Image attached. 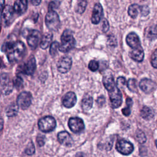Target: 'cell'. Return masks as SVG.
<instances>
[{
    "label": "cell",
    "mask_w": 157,
    "mask_h": 157,
    "mask_svg": "<svg viewBox=\"0 0 157 157\" xmlns=\"http://www.w3.org/2000/svg\"><path fill=\"white\" fill-rule=\"evenodd\" d=\"M2 51L7 55L9 61L16 63L21 61L26 53V47L21 41L8 42L4 44Z\"/></svg>",
    "instance_id": "cell-1"
},
{
    "label": "cell",
    "mask_w": 157,
    "mask_h": 157,
    "mask_svg": "<svg viewBox=\"0 0 157 157\" xmlns=\"http://www.w3.org/2000/svg\"><path fill=\"white\" fill-rule=\"evenodd\" d=\"M68 126L70 129L75 133H78L85 128L83 120L78 117L71 118L68 121Z\"/></svg>",
    "instance_id": "cell-10"
},
{
    "label": "cell",
    "mask_w": 157,
    "mask_h": 157,
    "mask_svg": "<svg viewBox=\"0 0 157 157\" xmlns=\"http://www.w3.org/2000/svg\"><path fill=\"white\" fill-rule=\"evenodd\" d=\"M1 23L0 22V32H1Z\"/></svg>",
    "instance_id": "cell-50"
},
{
    "label": "cell",
    "mask_w": 157,
    "mask_h": 157,
    "mask_svg": "<svg viewBox=\"0 0 157 157\" xmlns=\"http://www.w3.org/2000/svg\"><path fill=\"white\" fill-rule=\"evenodd\" d=\"M72 66V59L70 57L65 56L59 59L57 63L58 71L61 73L67 72Z\"/></svg>",
    "instance_id": "cell-11"
},
{
    "label": "cell",
    "mask_w": 157,
    "mask_h": 157,
    "mask_svg": "<svg viewBox=\"0 0 157 157\" xmlns=\"http://www.w3.org/2000/svg\"><path fill=\"white\" fill-rule=\"evenodd\" d=\"M13 84L14 85V86L17 88V89H20L23 86V79L19 77V76H17L14 79H13Z\"/></svg>",
    "instance_id": "cell-32"
},
{
    "label": "cell",
    "mask_w": 157,
    "mask_h": 157,
    "mask_svg": "<svg viewBox=\"0 0 157 157\" xmlns=\"http://www.w3.org/2000/svg\"><path fill=\"white\" fill-rule=\"evenodd\" d=\"M27 1H31V0H27Z\"/></svg>",
    "instance_id": "cell-52"
},
{
    "label": "cell",
    "mask_w": 157,
    "mask_h": 157,
    "mask_svg": "<svg viewBox=\"0 0 157 157\" xmlns=\"http://www.w3.org/2000/svg\"><path fill=\"white\" fill-rule=\"evenodd\" d=\"M127 86L130 91L132 92L137 91V80L134 78H129L127 82Z\"/></svg>",
    "instance_id": "cell-28"
},
{
    "label": "cell",
    "mask_w": 157,
    "mask_h": 157,
    "mask_svg": "<svg viewBox=\"0 0 157 157\" xmlns=\"http://www.w3.org/2000/svg\"><path fill=\"white\" fill-rule=\"evenodd\" d=\"M14 12L13 7L10 5H7L3 8L1 13V19L4 25H9L12 22Z\"/></svg>",
    "instance_id": "cell-9"
},
{
    "label": "cell",
    "mask_w": 157,
    "mask_h": 157,
    "mask_svg": "<svg viewBox=\"0 0 157 157\" xmlns=\"http://www.w3.org/2000/svg\"><path fill=\"white\" fill-rule=\"evenodd\" d=\"M37 142L39 146H42L45 143V137L39 134L37 137Z\"/></svg>",
    "instance_id": "cell-40"
},
{
    "label": "cell",
    "mask_w": 157,
    "mask_h": 157,
    "mask_svg": "<svg viewBox=\"0 0 157 157\" xmlns=\"http://www.w3.org/2000/svg\"><path fill=\"white\" fill-rule=\"evenodd\" d=\"M103 14V10L102 6L99 3H97L94 5L92 12L91 16V22L93 24H98L99 23L101 17Z\"/></svg>",
    "instance_id": "cell-15"
},
{
    "label": "cell",
    "mask_w": 157,
    "mask_h": 157,
    "mask_svg": "<svg viewBox=\"0 0 157 157\" xmlns=\"http://www.w3.org/2000/svg\"><path fill=\"white\" fill-rule=\"evenodd\" d=\"M93 103V98L90 96H85L82 101V108L85 111H88L90 110L92 107Z\"/></svg>",
    "instance_id": "cell-25"
},
{
    "label": "cell",
    "mask_w": 157,
    "mask_h": 157,
    "mask_svg": "<svg viewBox=\"0 0 157 157\" xmlns=\"http://www.w3.org/2000/svg\"><path fill=\"white\" fill-rule=\"evenodd\" d=\"M135 138H136V140L140 144L145 143L146 142V139H147L145 134L141 130H138L136 132Z\"/></svg>",
    "instance_id": "cell-29"
},
{
    "label": "cell",
    "mask_w": 157,
    "mask_h": 157,
    "mask_svg": "<svg viewBox=\"0 0 157 157\" xmlns=\"http://www.w3.org/2000/svg\"><path fill=\"white\" fill-rule=\"evenodd\" d=\"M3 125H4V121H3L2 118L0 117V132L1 131V130L3 128Z\"/></svg>",
    "instance_id": "cell-47"
},
{
    "label": "cell",
    "mask_w": 157,
    "mask_h": 157,
    "mask_svg": "<svg viewBox=\"0 0 157 157\" xmlns=\"http://www.w3.org/2000/svg\"><path fill=\"white\" fill-rule=\"evenodd\" d=\"M126 104L127 106L129 107H131L132 105V101L130 98H126Z\"/></svg>",
    "instance_id": "cell-44"
},
{
    "label": "cell",
    "mask_w": 157,
    "mask_h": 157,
    "mask_svg": "<svg viewBox=\"0 0 157 157\" xmlns=\"http://www.w3.org/2000/svg\"><path fill=\"white\" fill-rule=\"evenodd\" d=\"M126 42L127 44L131 47L134 48L140 46V42L138 36L135 33H130L126 37Z\"/></svg>",
    "instance_id": "cell-17"
},
{
    "label": "cell",
    "mask_w": 157,
    "mask_h": 157,
    "mask_svg": "<svg viewBox=\"0 0 157 157\" xmlns=\"http://www.w3.org/2000/svg\"><path fill=\"white\" fill-rule=\"evenodd\" d=\"M116 149L122 155H128L131 153L134 150L133 145L126 140H119L116 143Z\"/></svg>",
    "instance_id": "cell-6"
},
{
    "label": "cell",
    "mask_w": 157,
    "mask_h": 157,
    "mask_svg": "<svg viewBox=\"0 0 157 157\" xmlns=\"http://www.w3.org/2000/svg\"><path fill=\"white\" fill-rule=\"evenodd\" d=\"M27 6V0H15L13 6L14 12L18 15H22L26 11Z\"/></svg>",
    "instance_id": "cell-19"
},
{
    "label": "cell",
    "mask_w": 157,
    "mask_h": 157,
    "mask_svg": "<svg viewBox=\"0 0 157 157\" xmlns=\"http://www.w3.org/2000/svg\"><path fill=\"white\" fill-rule=\"evenodd\" d=\"M150 12L149 8L147 6H140V14L142 16H147Z\"/></svg>",
    "instance_id": "cell-39"
},
{
    "label": "cell",
    "mask_w": 157,
    "mask_h": 157,
    "mask_svg": "<svg viewBox=\"0 0 157 157\" xmlns=\"http://www.w3.org/2000/svg\"><path fill=\"white\" fill-rule=\"evenodd\" d=\"M40 33L37 30H29L27 34V42L31 49H35L40 41Z\"/></svg>",
    "instance_id": "cell-8"
},
{
    "label": "cell",
    "mask_w": 157,
    "mask_h": 157,
    "mask_svg": "<svg viewBox=\"0 0 157 157\" xmlns=\"http://www.w3.org/2000/svg\"><path fill=\"white\" fill-rule=\"evenodd\" d=\"M58 140L60 144L66 146H71L73 143L72 137L67 131H61L58 134Z\"/></svg>",
    "instance_id": "cell-18"
},
{
    "label": "cell",
    "mask_w": 157,
    "mask_h": 157,
    "mask_svg": "<svg viewBox=\"0 0 157 157\" xmlns=\"http://www.w3.org/2000/svg\"><path fill=\"white\" fill-rule=\"evenodd\" d=\"M155 144H156V148H157V140L155 141Z\"/></svg>",
    "instance_id": "cell-49"
},
{
    "label": "cell",
    "mask_w": 157,
    "mask_h": 157,
    "mask_svg": "<svg viewBox=\"0 0 157 157\" xmlns=\"http://www.w3.org/2000/svg\"><path fill=\"white\" fill-rule=\"evenodd\" d=\"M45 25L51 31H56L60 26V20L58 13L54 10H48L45 16Z\"/></svg>",
    "instance_id": "cell-3"
},
{
    "label": "cell",
    "mask_w": 157,
    "mask_h": 157,
    "mask_svg": "<svg viewBox=\"0 0 157 157\" xmlns=\"http://www.w3.org/2000/svg\"><path fill=\"white\" fill-rule=\"evenodd\" d=\"M35 152V147L33 142H29L25 149V153L28 155H32Z\"/></svg>",
    "instance_id": "cell-34"
},
{
    "label": "cell",
    "mask_w": 157,
    "mask_h": 157,
    "mask_svg": "<svg viewBox=\"0 0 157 157\" xmlns=\"http://www.w3.org/2000/svg\"><path fill=\"white\" fill-rule=\"evenodd\" d=\"M108 42L111 46H115L117 45L116 38L114 36H109L108 38Z\"/></svg>",
    "instance_id": "cell-41"
},
{
    "label": "cell",
    "mask_w": 157,
    "mask_h": 157,
    "mask_svg": "<svg viewBox=\"0 0 157 157\" xmlns=\"http://www.w3.org/2000/svg\"><path fill=\"white\" fill-rule=\"evenodd\" d=\"M140 116L144 119L149 120L153 117L154 112L151 108L147 106H144L140 110Z\"/></svg>",
    "instance_id": "cell-24"
},
{
    "label": "cell",
    "mask_w": 157,
    "mask_h": 157,
    "mask_svg": "<svg viewBox=\"0 0 157 157\" xmlns=\"http://www.w3.org/2000/svg\"><path fill=\"white\" fill-rule=\"evenodd\" d=\"M60 2L58 1H53L49 3L48 4V10H54L57 9L59 6Z\"/></svg>",
    "instance_id": "cell-37"
},
{
    "label": "cell",
    "mask_w": 157,
    "mask_h": 157,
    "mask_svg": "<svg viewBox=\"0 0 157 157\" xmlns=\"http://www.w3.org/2000/svg\"><path fill=\"white\" fill-rule=\"evenodd\" d=\"M31 2L34 6H38L40 4L41 0H31Z\"/></svg>",
    "instance_id": "cell-45"
},
{
    "label": "cell",
    "mask_w": 157,
    "mask_h": 157,
    "mask_svg": "<svg viewBox=\"0 0 157 157\" xmlns=\"http://www.w3.org/2000/svg\"><path fill=\"white\" fill-rule=\"evenodd\" d=\"M75 157H83V153H77L75 155Z\"/></svg>",
    "instance_id": "cell-48"
},
{
    "label": "cell",
    "mask_w": 157,
    "mask_h": 157,
    "mask_svg": "<svg viewBox=\"0 0 157 157\" xmlns=\"http://www.w3.org/2000/svg\"><path fill=\"white\" fill-rule=\"evenodd\" d=\"M128 12L132 18H136L138 14L140 13V6L138 4H132L129 7Z\"/></svg>",
    "instance_id": "cell-26"
},
{
    "label": "cell",
    "mask_w": 157,
    "mask_h": 157,
    "mask_svg": "<svg viewBox=\"0 0 157 157\" xmlns=\"http://www.w3.org/2000/svg\"><path fill=\"white\" fill-rule=\"evenodd\" d=\"M150 62L152 66L157 69V49H156L151 55Z\"/></svg>",
    "instance_id": "cell-35"
},
{
    "label": "cell",
    "mask_w": 157,
    "mask_h": 157,
    "mask_svg": "<svg viewBox=\"0 0 157 157\" xmlns=\"http://www.w3.org/2000/svg\"><path fill=\"white\" fill-rule=\"evenodd\" d=\"M112 144H113V139H111V137H110L109 139H107L105 140V142L104 144V148L107 150H109L111 149L112 147Z\"/></svg>",
    "instance_id": "cell-38"
},
{
    "label": "cell",
    "mask_w": 157,
    "mask_h": 157,
    "mask_svg": "<svg viewBox=\"0 0 157 157\" xmlns=\"http://www.w3.org/2000/svg\"><path fill=\"white\" fill-rule=\"evenodd\" d=\"M116 84H117V86L118 88L123 89L126 84V81L125 78L123 77H118L117 79Z\"/></svg>",
    "instance_id": "cell-33"
},
{
    "label": "cell",
    "mask_w": 157,
    "mask_h": 157,
    "mask_svg": "<svg viewBox=\"0 0 157 157\" xmlns=\"http://www.w3.org/2000/svg\"><path fill=\"white\" fill-rule=\"evenodd\" d=\"M130 57L134 61L137 62H141L144 56V53L141 46L132 48V50L129 53Z\"/></svg>",
    "instance_id": "cell-20"
},
{
    "label": "cell",
    "mask_w": 157,
    "mask_h": 157,
    "mask_svg": "<svg viewBox=\"0 0 157 157\" xmlns=\"http://www.w3.org/2000/svg\"><path fill=\"white\" fill-rule=\"evenodd\" d=\"M36 63L34 57L31 56L21 67V72L26 75H32L36 70Z\"/></svg>",
    "instance_id": "cell-13"
},
{
    "label": "cell",
    "mask_w": 157,
    "mask_h": 157,
    "mask_svg": "<svg viewBox=\"0 0 157 157\" xmlns=\"http://www.w3.org/2000/svg\"><path fill=\"white\" fill-rule=\"evenodd\" d=\"M99 67V64L98 62H97L95 60H91L88 64V68L90 70H91V71L94 72L96 71V70H98Z\"/></svg>",
    "instance_id": "cell-36"
},
{
    "label": "cell",
    "mask_w": 157,
    "mask_h": 157,
    "mask_svg": "<svg viewBox=\"0 0 157 157\" xmlns=\"http://www.w3.org/2000/svg\"><path fill=\"white\" fill-rule=\"evenodd\" d=\"M32 101V96L28 91L21 92L18 96L17 104L18 107L22 109H26L31 105Z\"/></svg>",
    "instance_id": "cell-7"
},
{
    "label": "cell",
    "mask_w": 157,
    "mask_h": 157,
    "mask_svg": "<svg viewBox=\"0 0 157 157\" xmlns=\"http://www.w3.org/2000/svg\"><path fill=\"white\" fill-rule=\"evenodd\" d=\"M77 102V97L74 92L67 93L63 98L62 103L65 107L71 108L73 107Z\"/></svg>",
    "instance_id": "cell-14"
},
{
    "label": "cell",
    "mask_w": 157,
    "mask_h": 157,
    "mask_svg": "<svg viewBox=\"0 0 157 157\" xmlns=\"http://www.w3.org/2000/svg\"><path fill=\"white\" fill-rule=\"evenodd\" d=\"M0 83L3 86V91L5 94H9L12 90V84L10 81L7 74H2L0 77Z\"/></svg>",
    "instance_id": "cell-16"
},
{
    "label": "cell",
    "mask_w": 157,
    "mask_h": 157,
    "mask_svg": "<svg viewBox=\"0 0 157 157\" xmlns=\"http://www.w3.org/2000/svg\"><path fill=\"white\" fill-rule=\"evenodd\" d=\"M53 35L51 33L45 34L40 41V47L42 49H46L50 45L52 40Z\"/></svg>",
    "instance_id": "cell-23"
},
{
    "label": "cell",
    "mask_w": 157,
    "mask_h": 157,
    "mask_svg": "<svg viewBox=\"0 0 157 157\" xmlns=\"http://www.w3.org/2000/svg\"><path fill=\"white\" fill-rule=\"evenodd\" d=\"M59 44L56 41L52 43L50 47V53L52 56H55L57 53L58 50L59 49Z\"/></svg>",
    "instance_id": "cell-31"
},
{
    "label": "cell",
    "mask_w": 157,
    "mask_h": 157,
    "mask_svg": "<svg viewBox=\"0 0 157 157\" xmlns=\"http://www.w3.org/2000/svg\"><path fill=\"white\" fill-rule=\"evenodd\" d=\"M87 2L86 0H82L77 5V7L75 9V11L80 14H82L85 10V8L86 7Z\"/></svg>",
    "instance_id": "cell-30"
},
{
    "label": "cell",
    "mask_w": 157,
    "mask_h": 157,
    "mask_svg": "<svg viewBox=\"0 0 157 157\" xmlns=\"http://www.w3.org/2000/svg\"><path fill=\"white\" fill-rule=\"evenodd\" d=\"M56 124V121L53 117L51 116H46L39 120L38 126L41 131L48 132L55 129Z\"/></svg>",
    "instance_id": "cell-4"
},
{
    "label": "cell",
    "mask_w": 157,
    "mask_h": 157,
    "mask_svg": "<svg viewBox=\"0 0 157 157\" xmlns=\"http://www.w3.org/2000/svg\"><path fill=\"white\" fill-rule=\"evenodd\" d=\"M146 37L150 40H155L157 38V25H152L148 27L145 30Z\"/></svg>",
    "instance_id": "cell-22"
},
{
    "label": "cell",
    "mask_w": 157,
    "mask_h": 157,
    "mask_svg": "<svg viewBox=\"0 0 157 157\" xmlns=\"http://www.w3.org/2000/svg\"><path fill=\"white\" fill-rule=\"evenodd\" d=\"M5 3V0H0V11L3 9Z\"/></svg>",
    "instance_id": "cell-46"
},
{
    "label": "cell",
    "mask_w": 157,
    "mask_h": 157,
    "mask_svg": "<svg viewBox=\"0 0 157 157\" xmlns=\"http://www.w3.org/2000/svg\"><path fill=\"white\" fill-rule=\"evenodd\" d=\"M111 105L113 108L119 107L122 103V96L120 89L115 86L112 90L109 91Z\"/></svg>",
    "instance_id": "cell-5"
},
{
    "label": "cell",
    "mask_w": 157,
    "mask_h": 157,
    "mask_svg": "<svg viewBox=\"0 0 157 157\" xmlns=\"http://www.w3.org/2000/svg\"><path fill=\"white\" fill-rule=\"evenodd\" d=\"M103 84L104 87L109 91L112 90L115 86V83L112 74L105 75L103 78Z\"/></svg>",
    "instance_id": "cell-21"
},
{
    "label": "cell",
    "mask_w": 157,
    "mask_h": 157,
    "mask_svg": "<svg viewBox=\"0 0 157 157\" xmlns=\"http://www.w3.org/2000/svg\"><path fill=\"white\" fill-rule=\"evenodd\" d=\"M140 88L145 93H150L156 88V83L149 78H142L139 83Z\"/></svg>",
    "instance_id": "cell-12"
},
{
    "label": "cell",
    "mask_w": 157,
    "mask_h": 157,
    "mask_svg": "<svg viewBox=\"0 0 157 157\" xmlns=\"http://www.w3.org/2000/svg\"><path fill=\"white\" fill-rule=\"evenodd\" d=\"M109 28V25L108 21H107V20H104L102 22V31L104 32H106Z\"/></svg>",
    "instance_id": "cell-42"
},
{
    "label": "cell",
    "mask_w": 157,
    "mask_h": 157,
    "mask_svg": "<svg viewBox=\"0 0 157 157\" xmlns=\"http://www.w3.org/2000/svg\"><path fill=\"white\" fill-rule=\"evenodd\" d=\"M131 107L127 106V107L123 108L121 110H122V113L125 116H128L129 115V114L131 113V109H130Z\"/></svg>",
    "instance_id": "cell-43"
},
{
    "label": "cell",
    "mask_w": 157,
    "mask_h": 157,
    "mask_svg": "<svg viewBox=\"0 0 157 157\" xmlns=\"http://www.w3.org/2000/svg\"><path fill=\"white\" fill-rule=\"evenodd\" d=\"M1 59H0V67H1Z\"/></svg>",
    "instance_id": "cell-51"
},
{
    "label": "cell",
    "mask_w": 157,
    "mask_h": 157,
    "mask_svg": "<svg viewBox=\"0 0 157 157\" xmlns=\"http://www.w3.org/2000/svg\"><path fill=\"white\" fill-rule=\"evenodd\" d=\"M75 44V40L72 36L71 30L66 29L61 36V44L59 45V50L62 52H67L73 48Z\"/></svg>",
    "instance_id": "cell-2"
},
{
    "label": "cell",
    "mask_w": 157,
    "mask_h": 157,
    "mask_svg": "<svg viewBox=\"0 0 157 157\" xmlns=\"http://www.w3.org/2000/svg\"><path fill=\"white\" fill-rule=\"evenodd\" d=\"M18 110V106L16 104H12L8 106L6 109V114L8 117H12L17 115Z\"/></svg>",
    "instance_id": "cell-27"
}]
</instances>
